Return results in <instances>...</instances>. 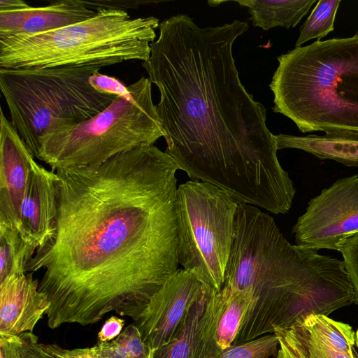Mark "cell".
<instances>
[{"instance_id":"6da1fadb","label":"cell","mask_w":358,"mask_h":358,"mask_svg":"<svg viewBox=\"0 0 358 358\" xmlns=\"http://www.w3.org/2000/svg\"><path fill=\"white\" fill-rule=\"evenodd\" d=\"M178 170L152 145L55 171V234L27 265L43 271L49 328L93 324L113 311L135 322L178 272Z\"/></svg>"},{"instance_id":"7a4b0ae2","label":"cell","mask_w":358,"mask_h":358,"mask_svg":"<svg viewBox=\"0 0 358 358\" xmlns=\"http://www.w3.org/2000/svg\"><path fill=\"white\" fill-rule=\"evenodd\" d=\"M159 29L142 66L159 92L155 107L165 152L192 180L210 183L240 203L287 213L296 189L278 160L266 108L245 90L233 56L248 24L200 27L178 14Z\"/></svg>"},{"instance_id":"3957f363","label":"cell","mask_w":358,"mask_h":358,"mask_svg":"<svg viewBox=\"0 0 358 358\" xmlns=\"http://www.w3.org/2000/svg\"><path fill=\"white\" fill-rule=\"evenodd\" d=\"M223 287L251 295L232 345L288 328L312 314L328 316L355 300L343 260L291 244L273 217L240 203Z\"/></svg>"},{"instance_id":"277c9868","label":"cell","mask_w":358,"mask_h":358,"mask_svg":"<svg viewBox=\"0 0 358 358\" xmlns=\"http://www.w3.org/2000/svg\"><path fill=\"white\" fill-rule=\"evenodd\" d=\"M273 112L302 133L358 131V30L315 41L277 58Z\"/></svg>"},{"instance_id":"5b68a950","label":"cell","mask_w":358,"mask_h":358,"mask_svg":"<svg viewBox=\"0 0 358 358\" xmlns=\"http://www.w3.org/2000/svg\"><path fill=\"white\" fill-rule=\"evenodd\" d=\"M87 20L31 35L0 37V69L76 66L102 67L130 60L146 62L158 18H131L123 9L100 8Z\"/></svg>"},{"instance_id":"8992f818","label":"cell","mask_w":358,"mask_h":358,"mask_svg":"<svg viewBox=\"0 0 358 358\" xmlns=\"http://www.w3.org/2000/svg\"><path fill=\"white\" fill-rule=\"evenodd\" d=\"M102 68L0 69L10 122L34 157L42 138L92 118L117 97L90 85V76Z\"/></svg>"},{"instance_id":"52a82bcc","label":"cell","mask_w":358,"mask_h":358,"mask_svg":"<svg viewBox=\"0 0 358 358\" xmlns=\"http://www.w3.org/2000/svg\"><path fill=\"white\" fill-rule=\"evenodd\" d=\"M129 87V96H118L92 118L42 138L37 159L53 171L97 166L164 137L149 78L143 76Z\"/></svg>"},{"instance_id":"ba28073f","label":"cell","mask_w":358,"mask_h":358,"mask_svg":"<svg viewBox=\"0 0 358 358\" xmlns=\"http://www.w3.org/2000/svg\"><path fill=\"white\" fill-rule=\"evenodd\" d=\"M238 203L208 182L191 180L177 188L179 264L215 292L224 285Z\"/></svg>"},{"instance_id":"9c48e42d","label":"cell","mask_w":358,"mask_h":358,"mask_svg":"<svg viewBox=\"0 0 358 358\" xmlns=\"http://www.w3.org/2000/svg\"><path fill=\"white\" fill-rule=\"evenodd\" d=\"M358 232V175L343 177L310 200L292 227L297 245L337 251L344 238Z\"/></svg>"},{"instance_id":"30bf717a","label":"cell","mask_w":358,"mask_h":358,"mask_svg":"<svg viewBox=\"0 0 358 358\" xmlns=\"http://www.w3.org/2000/svg\"><path fill=\"white\" fill-rule=\"evenodd\" d=\"M227 296L224 287L219 292L205 287L171 339L150 350L148 358H217L222 350L216 343L215 333Z\"/></svg>"},{"instance_id":"8fae6325","label":"cell","mask_w":358,"mask_h":358,"mask_svg":"<svg viewBox=\"0 0 358 358\" xmlns=\"http://www.w3.org/2000/svg\"><path fill=\"white\" fill-rule=\"evenodd\" d=\"M205 287L192 273L180 269L150 299L134 324L150 350L166 343Z\"/></svg>"},{"instance_id":"7c38bea8","label":"cell","mask_w":358,"mask_h":358,"mask_svg":"<svg viewBox=\"0 0 358 358\" xmlns=\"http://www.w3.org/2000/svg\"><path fill=\"white\" fill-rule=\"evenodd\" d=\"M273 334L279 340L276 358H356L352 327L326 315H310Z\"/></svg>"},{"instance_id":"4fadbf2b","label":"cell","mask_w":358,"mask_h":358,"mask_svg":"<svg viewBox=\"0 0 358 358\" xmlns=\"http://www.w3.org/2000/svg\"><path fill=\"white\" fill-rule=\"evenodd\" d=\"M34 156L0 110V225L20 231V216Z\"/></svg>"},{"instance_id":"5bb4252c","label":"cell","mask_w":358,"mask_h":358,"mask_svg":"<svg viewBox=\"0 0 358 358\" xmlns=\"http://www.w3.org/2000/svg\"><path fill=\"white\" fill-rule=\"evenodd\" d=\"M58 180L55 171L34 162L22 206L20 231L37 250L46 245L55 234Z\"/></svg>"},{"instance_id":"9a60e30c","label":"cell","mask_w":358,"mask_h":358,"mask_svg":"<svg viewBox=\"0 0 358 358\" xmlns=\"http://www.w3.org/2000/svg\"><path fill=\"white\" fill-rule=\"evenodd\" d=\"M34 273L10 275L0 282V334L33 332L50 307Z\"/></svg>"},{"instance_id":"2e32d148","label":"cell","mask_w":358,"mask_h":358,"mask_svg":"<svg viewBox=\"0 0 358 358\" xmlns=\"http://www.w3.org/2000/svg\"><path fill=\"white\" fill-rule=\"evenodd\" d=\"M96 13L81 0H63L44 6L0 10V37L45 33L87 20Z\"/></svg>"},{"instance_id":"e0dca14e","label":"cell","mask_w":358,"mask_h":358,"mask_svg":"<svg viewBox=\"0 0 358 358\" xmlns=\"http://www.w3.org/2000/svg\"><path fill=\"white\" fill-rule=\"evenodd\" d=\"M278 150L297 149L320 159H331L347 166H358V131H338L322 136L274 135Z\"/></svg>"},{"instance_id":"ac0fdd59","label":"cell","mask_w":358,"mask_h":358,"mask_svg":"<svg viewBox=\"0 0 358 358\" xmlns=\"http://www.w3.org/2000/svg\"><path fill=\"white\" fill-rule=\"evenodd\" d=\"M317 0H241L233 1L247 7L255 27L268 30L276 27H296Z\"/></svg>"},{"instance_id":"d6986e66","label":"cell","mask_w":358,"mask_h":358,"mask_svg":"<svg viewBox=\"0 0 358 358\" xmlns=\"http://www.w3.org/2000/svg\"><path fill=\"white\" fill-rule=\"evenodd\" d=\"M0 282L25 274L37 249L15 228L0 225Z\"/></svg>"},{"instance_id":"ffe728a7","label":"cell","mask_w":358,"mask_h":358,"mask_svg":"<svg viewBox=\"0 0 358 358\" xmlns=\"http://www.w3.org/2000/svg\"><path fill=\"white\" fill-rule=\"evenodd\" d=\"M224 288L228 292L227 299L215 333L216 343L222 350L231 345L235 341L251 299L249 291Z\"/></svg>"},{"instance_id":"44dd1931","label":"cell","mask_w":358,"mask_h":358,"mask_svg":"<svg viewBox=\"0 0 358 358\" xmlns=\"http://www.w3.org/2000/svg\"><path fill=\"white\" fill-rule=\"evenodd\" d=\"M95 347L103 358H148L150 352L134 324L126 327L114 340L98 341Z\"/></svg>"},{"instance_id":"7402d4cb","label":"cell","mask_w":358,"mask_h":358,"mask_svg":"<svg viewBox=\"0 0 358 358\" xmlns=\"http://www.w3.org/2000/svg\"><path fill=\"white\" fill-rule=\"evenodd\" d=\"M341 0H319L300 28L295 48L308 41L321 38L334 29V22Z\"/></svg>"},{"instance_id":"603a6c76","label":"cell","mask_w":358,"mask_h":358,"mask_svg":"<svg viewBox=\"0 0 358 358\" xmlns=\"http://www.w3.org/2000/svg\"><path fill=\"white\" fill-rule=\"evenodd\" d=\"M279 340L275 334L250 341L231 345L222 350L217 358H270L277 356Z\"/></svg>"},{"instance_id":"cb8c5ba5","label":"cell","mask_w":358,"mask_h":358,"mask_svg":"<svg viewBox=\"0 0 358 358\" xmlns=\"http://www.w3.org/2000/svg\"><path fill=\"white\" fill-rule=\"evenodd\" d=\"M38 338L33 332L0 334V358H41Z\"/></svg>"},{"instance_id":"d4e9b609","label":"cell","mask_w":358,"mask_h":358,"mask_svg":"<svg viewBox=\"0 0 358 358\" xmlns=\"http://www.w3.org/2000/svg\"><path fill=\"white\" fill-rule=\"evenodd\" d=\"M353 284L355 300L358 306V232L343 239L337 246Z\"/></svg>"},{"instance_id":"484cf974","label":"cell","mask_w":358,"mask_h":358,"mask_svg":"<svg viewBox=\"0 0 358 358\" xmlns=\"http://www.w3.org/2000/svg\"><path fill=\"white\" fill-rule=\"evenodd\" d=\"M89 82L94 89L102 93L127 97L131 94L129 86L114 77L101 74L99 71L90 76Z\"/></svg>"},{"instance_id":"4316f807","label":"cell","mask_w":358,"mask_h":358,"mask_svg":"<svg viewBox=\"0 0 358 358\" xmlns=\"http://www.w3.org/2000/svg\"><path fill=\"white\" fill-rule=\"evenodd\" d=\"M43 352L52 358H103L95 345L91 348L65 349L56 343H41Z\"/></svg>"},{"instance_id":"83f0119b","label":"cell","mask_w":358,"mask_h":358,"mask_svg":"<svg viewBox=\"0 0 358 358\" xmlns=\"http://www.w3.org/2000/svg\"><path fill=\"white\" fill-rule=\"evenodd\" d=\"M124 320L112 315L102 325L97 334L99 342H110L116 338L122 331Z\"/></svg>"},{"instance_id":"f1b7e54d","label":"cell","mask_w":358,"mask_h":358,"mask_svg":"<svg viewBox=\"0 0 358 358\" xmlns=\"http://www.w3.org/2000/svg\"><path fill=\"white\" fill-rule=\"evenodd\" d=\"M29 5L22 0H1L0 10L11 11L29 8Z\"/></svg>"},{"instance_id":"f546056e","label":"cell","mask_w":358,"mask_h":358,"mask_svg":"<svg viewBox=\"0 0 358 358\" xmlns=\"http://www.w3.org/2000/svg\"><path fill=\"white\" fill-rule=\"evenodd\" d=\"M355 344H356V346H357V348H358V329L357 330V331H356V333H355Z\"/></svg>"},{"instance_id":"4dcf8cb0","label":"cell","mask_w":358,"mask_h":358,"mask_svg":"<svg viewBox=\"0 0 358 358\" xmlns=\"http://www.w3.org/2000/svg\"><path fill=\"white\" fill-rule=\"evenodd\" d=\"M41 348V347H40ZM41 354H42V356H41V358H52L50 357V356L47 355L46 354H45L44 352H43V351L41 350Z\"/></svg>"},{"instance_id":"1f68e13d","label":"cell","mask_w":358,"mask_h":358,"mask_svg":"<svg viewBox=\"0 0 358 358\" xmlns=\"http://www.w3.org/2000/svg\"><path fill=\"white\" fill-rule=\"evenodd\" d=\"M356 358H358V355H357H357H356Z\"/></svg>"}]
</instances>
